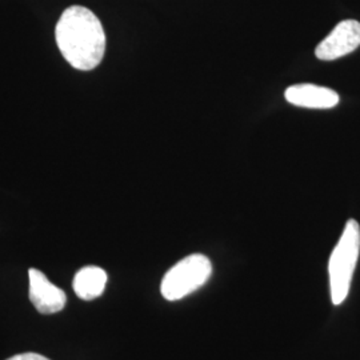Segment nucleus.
Listing matches in <instances>:
<instances>
[{
    "label": "nucleus",
    "mask_w": 360,
    "mask_h": 360,
    "mask_svg": "<svg viewBox=\"0 0 360 360\" xmlns=\"http://www.w3.org/2000/svg\"><path fill=\"white\" fill-rule=\"evenodd\" d=\"M55 39L67 63L79 71H91L103 60L105 32L99 18L86 7L71 6L62 13Z\"/></svg>",
    "instance_id": "nucleus-1"
},
{
    "label": "nucleus",
    "mask_w": 360,
    "mask_h": 360,
    "mask_svg": "<svg viewBox=\"0 0 360 360\" xmlns=\"http://www.w3.org/2000/svg\"><path fill=\"white\" fill-rule=\"evenodd\" d=\"M211 274L210 259L202 254H193L167 271L160 284V292L169 302L180 300L206 284Z\"/></svg>",
    "instance_id": "nucleus-3"
},
{
    "label": "nucleus",
    "mask_w": 360,
    "mask_h": 360,
    "mask_svg": "<svg viewBox=\"0 0 360 360\" xmlns=\"http://www.w3.org/2000/svg\"><path fill=\"white\" fill-rule=\"evenodd\" d=\"M360 46V22L347 19L340 22L315 49L321 60H336L355 51Z\"/></svg>",
    "instance_id": "nucleus-4"
},
{
    "label": "nucleus",
    "mask_w": 360,
    "mask_h": 360,
    "mask_svg": "<svg viewBox=\"0 0 360 360\" xmlns=\"http://www.w3.org/2000/svg\"><path fill=\"white\" fill-rule=\"evenodd\" d=\"M107 272L96 267V266H87L80 271H77L74 278V291L77 297L83 300H92L103 294L105 284H107Z\"/></svg>",
    "instance_id": "nucleus-7"
},
{
    "label": "nucleus",
    "mask_w": 360,
    "mask_h": 360,
    "mask_svg": "<svg viewBox=\"0 0 360 360\" xmlns=\"http://www.w3.org/2000/svg\"><path fill=\"white\" fill-rule=\"evenodd\" d=\"M30 279V300L43 315H51L65 309L67 296L65 291L52 284L41 271L31 269Z\"/></svg>",
    "instance_id": "nucleus-5"
},
{
    "label": "nucleus",
    "mask_w": 360,
    "mask_h": 360,
    "mask_svg": "<svg viewBox=\"0 0 360 360\" xmlns=\"http://www.w3.org/2000/svg\"><path fill=\"white\" fill-rule=\"evenodd\" d=\"M284 98L296 107L312 110H328L339 103V95L334 90L309 83L288 87L284 92Z\"/></svg>",
    "instance_id": "nucleus-6"
},
{
    "label": "nucleus",
    "mask_w": 360,
    "mask_h": 360,
    "mask_svg": "<svg viewBox=\"0 0 360 360\" xmlns=\"http://www.w3.org/2000/svg\"><path fill=\"white\" fill-rule=\"evenodd\" d=\"M359 252V223L355 219H349L328 263L331 300L335 306L342 304L347 299Z\"/></svg>",
    "instance_id": "nucleus-2"
},
{
    "label": "nucleus",
    "mask_w": 360,
    "mask_h": 360,
    "mask_svg": "<svg viewBox=\"0 0 360 360\" xmlns=\"http://www.w3.org/2000/svg\"><path fill=\"white\" fill-rule=\"evenodd\" d=\"M7 360H50L47 359L43 355L39 354H34V352H27V354H20V355H15L13 358Z\"/></svg>",
    "instance_id": "nucleus-8"
}]
</instances>
